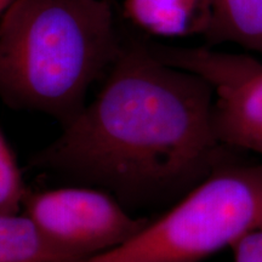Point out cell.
Listing matches in <instances>:
<instances>
[{
  "label": "cell",
  "mask_w": 262,
  "mask_h": 262,
  "mask_svg": "<svg viewBox=\"0 0 262 262\" xmlns=\"http://www.w3.org/2000/svg\"><path fill=\"white\" fill-rule=\"evenodd\" d=\"M227 149L215 133L210 85L133 42L93 102L34 163L149 201L187 193L227 164Z\"/></svg>",
  "instance_id": "obj_1"
},
{
  "label": "cell",
  "mask_w": 262,
  "mask_h": 262,
  "mask_svg": "<svg viewBox=\"0 0 262 262\" xmlns=\"http://www.w3.org/2000/svg\"><path fill=\"white\" fill-rule=\"evenodd\" d=\"M123 47L110 0H14L0 22V97L66 125Z\"/></svg>",
  "instance_id": "obj_2"
},
{
  "label": "cell",
  "mask_w": 262,
  "mask_h": 262,
  "mask_svg": "<svg viewBox=\"0 0 262 262\" xmlns=\"http://www.w3.org/2000/svg\"><path fill=\"white\" fill-rule=\"evenodd\" d=\"M262 226V164H225L126 243L79 262H202Z\"/></svg>",
  "instance_id": "obj_3"
},
{
  "label": "cell",
  "mask_w": 262,
  "mask_h": 262,
  "mask_svg": "<svg viewBox=\"0 0 262 262\" xmlns=\"http://www.w3.org/2000/svg\"><path fill=\"white\" fill-rule=\"evenodd\" d=\"M165 63L194 73L214 93V126L228 149L251 150L262 157V60L249 52L211 47H169L149 42Z\"/></svg>",
  "instance_id": "obj_4"
},
{
  "label": "cell",
  "mask_w": 262,
  "mask_h": 262,
  "mask_svg": "<svg viewBox=\"0 0 262 262\" xmlns=\"http://www.w3.org/2000/svg\"><path fill=\"white\" fill-rule=\"evenodd\" d=\"M24 208L52 245L78 260L126 243L148 224L108 193L88 187L27 192Z\"/></svg>",
  "instance_id": "obj_5"
},
{
  "label": "cell",
  "mask_w": 262,
  "mask_h": 262,
  "mask_svg": "<svg viewBox=\"0 0 262 262\" xmlns=\"http://www.w3.org/2000/svg\"><path fill=\"white\" fill-rule=\"evenodd\" d=\"M123 14L155 37H203L210 21V0H124Z\"/></svg>",
  "instance_id": "obj_6"
},
{
  "label": "cell",
  "mask_w": 262,
  "mask_h": 262,
  "mask_svg": "<svg viewBox=\"0 0 262 262\" xmlns=\"http://www.w3.org/2000/svg\"><path fill=\"white\" fill-rule=\"evenodd\" d=\"M208 47L233 44L262 57V0H210Z\"/></svg>",
  "instance_id": "obj_7"
},
{
  "label": "cell",
  "mask_w": 262,
  "mask_h": 262,
  "mask_svg": "<svg viewBox=\"0 0 262 262\" xmlns=\"http://www.w3.org/2000/svg\"><path fill=\"white\" fill-rule=\"evenodd\" d=\"M80 261L42 235L27 215L0 214V262Z\"/></svg>",
  "instance_id": "obj_8"
},
{
  "label": "cell",
  "mask_w": 262,
  "mask_h": 262,
  "mask_svg": "<svg viewBox=\"0 0 262 262\" xmlns=\"http://www.w3.org/2000/svg\"><path fill=\"white\" fill-rule=\"evenodd\" d=\"M14 153L0 159V214H18L27 194Z\"/></svg>",
  "instance_id": "obj_9"
},
{
  "label": "cell",
  "mask_w": 262,
  "mask_h": 262,
  "mask_svg": "<svg viewBox=\"0 0 262 262\" xmlns=\"http://www.w3.org/2000/svg\"><path fill=\"white\" fill-rule=\"evenodd\" d=\"M231 249L234 262H262V226L245 233Z\"/></svg>",
  "instance_id": "obj_10"
},
{
  "label": "cell",
  "mask_w": 262,
  "mask_h": 262,
  "mask_svg": "<svg viewBox=\"0 0 262 262\" xmlns=\"http://www.w3.org/2000/svg\"><path fill=\"white\" fill-rule=\"evenodd\" d=\"M10 152H12V150H11V148H10V146L8 145V142H6L4 136H3L2 133H0V159H2L3 157L6 156Z\"/></svg>",
  "instance_id": "obj_11"
},
{
  "label": "cell",
  "mask_w": 262,
  "mask_h": 262,
  "mask_svg": "<svg viewBox=\"0 0 262 262\" xmlns=\"http://www.w3.org/2000/svg\"><path fill=\"white\" fill-rule=\"evenodd\" d=\"M12 3H14V0H0V15H4Z\"/></svg>",
  "instance_id": "obj_12"
},
{
  "label": "cell",
  "mask_w": 262,
  "mask_h": 262,
  "mask_svg": "<svg viewBox=\"0 0 262 262\" xmlns=\"http://www.w3.org/2000/svg\"><path fill=\"white\" fill-rule=\"evenodd\" d=\"M81 261V260H80ZM71 262H79V261H71Z\"/></svg>",
  "instance_id": "obj_13"
}]
</instances>
